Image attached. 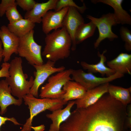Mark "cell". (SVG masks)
<instances>
[{"label":"cell","instance_id":"obj_1","mask_svg":"<svg viewBox=\"0 0 131 131\" xmlns=\"http://www.w3.org/2000/svg\"><path fill=\"white\" fill-rule=\"evenodd\" d=\"M127 106L106 93L94 104L76 108L59 131H126Z\"/></svg>","mask_w":131,"mask_h":131},{"label":"cell","instance_id":"obj_2","mask_svg":"<svg viewBox=\"0 0 131 131\" xmlns=\"http://www.w3.org/2000/svg\"><path fill=\"white\" fill-rule=\"evenodd\" d=\"M45 45L42 55L48 60L56 62L68 58L70 56L72 41L63 28L46 35Z\"/></svg>","mask_w":131,"mask_h":131},{"label":"cell","instance_id":"obj_3","mask_svg":"<svg viewBox=\"0 0 131 131\" xmlns=\"http://www.w3.org/2000/svg\"><path fill=\"white\" fill-rule=\"evenodd\" d=\"M22 60L20 57H15L10 63L9 76L5 80L11 90V94L18 99L29 93L33 86L34 78L31 76L27 80L28 75L24 73L22 66Z\"/></svg>","mask_w":131,"mask_h":131},{"label":"cell","instance_id":"obj_4","mask_svg":"<svg viewBox=\"0 0 131 131\" xmlns=\"http://www.w3.org/2000/svg\"><path fill=\"white\" fill-rule=\"evenodd\" d=\"M25 104L28 106L30 116L24 124L21 131H31L33 118L39 113L48 110L52 112L62 109L68 102L61 99L38 98L29 93L23 98Z\"/></svg>","mask_w":131,"mask_h":131},{"label":"cell","instance_id":"obj_5","mask_svg":"<svg viewBox=\"0 0 131 131\" xmlns=\"http://www.w3.org/2000/svg\"><path fill=\"white\" fill-rule=\"evenodd\" d=\"M34 31L31 30L19 38L18 54L20 57L25 58L28 63L33 66L43 64L41 56L42 46L35 41L33 37Z\"/></svg>","mask_w":131,"mask_h":131},{"label":"cell","instance_id":"obj_6","mask_svg":"<svg viewBox=\"0 0 131 131\" xmlns=\"http://www.w3.org/2000/svg\"><path fill=\"white\" fill-rule=\"evenodd\" d=\"M72 69L57 73L48 78V82L41 88L39 96L41 98L61 99L65 91L62 89L68 81L73 80L71 77Z\"/></svg>","mask_w":131,"mask_h":131},{"label":"cell","instance_id":"obj_7","mask_svg":"<svg viewBox=\"0 0 131 131\" xmlns=\"http://www.w3.org/2000/svg\"><path fill=\"white\" fill-rule=\"evenodd\" d=\"M86 17L95 24L98 30V37L94 43L95 49L98 47L101 42L106 38L112 41L118 38L112 30V26L117 24L113 13H109L103 15L99 18L89 15H87Z\"/></svg>","mask_w":131,"mask_h":131},{"label":"cell","instance_id":"obj_8","mask_svg":"<svg viewBox=\"0 0 131 131\" xmlns=\"http://www.w3.org/2000/svg\"><path fill=\"white\" fill-rule=\"evenodd\" d=\"M71 76L73 81L80 83L88 90L121 78L124 75L116 73L109 77H99L95 76L92 73H86L82 70L80 69H72Z\"/></svg>","mask_w":131,"mask_h":131},{"label":"cell","instance_id":"obj_9","mask_svg":"<svg viewBox=\"0 0 131 131\" xmlns=\"http://www.w3.org/2000/svg\"><path fill=\"white\" fill-rule=\"evenodd\" d=\"M56 62L48 60L45 63L41 65L33 66L36 71L34 72L35 77L33 83L29 93L37 98L38 89L40 87L50 76L53 74L62 71L65 67L62 66L55 67Z\"/></svg>","mask_w":131,"mask_h":131},{"label":"cell","instance_id":"obj_10","mask_svg":"<svg viewBox=\"0 0 131 131\" xmlns=\"http://www.w3.org/2000/svg\"><path fill=\"white\" fill-rule=\"evenodd\" d=\"M84 23V19L79 12L75 8L69 7L63 23V27L67 32L72 41L71 49L75 50L76 45L75 40V34L79 27Z\"/></svg>","mask_w":131,"mask_h":131},{"label":"cell","instance_id":"obj_11","mask_svg":"<svg viewBox=\"0 0 131 131\" xmlns=\"http://www.w3.org/2000/svg\"><path fill=\"white\" fill-rule=\"evenodd\" d=\"M0 39L3 46V61L8 62L13 54H18L19 38L3 25L0 28Z\"/></svg>","mask_w":131,"mask_h":131},{"label":"cell","instance_id":"obj_12","mask_svg":"<svg viewBox=\"0 0 131 131\" xmlns=\"http://www.w3.org/2000/svg\"><path fill=\"white\" fill-rule=\"evenodd\" d=\"M69 7L63 8L58 11H48L42 17V29L46 35L53 30H56L63 27V23Z\"/></svg>","mask_w":131,"mask_h":131},{"label":"cell","instance_id":"obj_13","mask_svg":"<svg viewBox=\"0 0 131 131\" xmlns=\"http://www.w3.org/2000/svg\"><path fill=\"white\" fill-rule=\"evenodd\" d=\"M109 82L87 90L83 97L75 101L77 108H85L97 102L105 94L108 92Z\"/></svg>","mask_w":131,"mask_h":131},{"label":"cell","instance_id":"obj_14","mask_svg":"<svg viewBox=\"0 0 131 131\" xmlns=\"http://www.w3.org/2000/svg\"><path fill=\"white\" fill-rule=\"evenodd\" d=\"M57 0H49L45 2L36 3L33 8L26 12L24 15L25 19L33 23L41 22L42 17L49 11L55 10Z\"/></svg>","mask_w":131,"mask_h":131},{"label":"cell","instance_id":"obj_15","mask_svg":"<svg viewBox=\"0 0 131 131\" xmlns=\"http://www.w3.org/2000/svg\"><path fill=\"white\" fill-rule=\"evenodd\" d=\"M74 104L75 101H69L64 109H57L52 111L51 113L46 114V117L50 119L52 122L49 131H59L61 124L70 115L71 109Z\"/></svg>","mask_w":131,"mask_h":131},{"label":"cell","instance_id":"obj_16","mask_svg":"<svg viewBox=\"0 0 131 131\" xmlns=\"http://www.w3.org/2000/svg\"><path fill=\"white\" fill-rule=\"evenodd\" d=\"M10 88L5 80L0 81V114L3 115L7 110L9 106L14 105L20 106L23 99H16L12 95Z\"/></svg>","mask_w":131,"mask_h":131},{"label":"cell","instance_id":"obj_17","mask_svg":"<svg viewBox=\"0 0 131 131\" xmlns=\"http://www.w3.org/2000/svg\"><path fill=\"white\" fill-rule=\"evenodd\" d=\"M123 0H92L93 3L101 2L108 5L114 9V17L117 23L123 25L131 24V17L130 15L122 6Z\"/></svg>","mask_w":131,"mask_h":131},{"label":"cell","instance_id":"obj_18","mask_svg":"<svg viewBox=\"0 0 131 131\" xmlns=\"http://www.w3.org/2000/svg\"><path fill=\"white\" fill-rule=\"evenodd\" d=\"M108 67L115 72L124 75L131 74V54L121 53L114 59L107 62Z\"/></svg>","mask_w":131,"mask_h":131},{"label":"cell","instance_id":"obj_19","mask_svg":"<svg viewBox=\"0 0 131 131\" xmlns=\"http://www.w3.org/2000/svg\"><path fill=\"white\" fill-rule=\"evenodd\" d=\"M106 52V50L105 49L101 54L99 51L98 52L97 55L100 58L98 63L95 64H90L85 61H81L80 63L81 66L84 69L87 70L88 72L92 74L98 73L102 76L106 75V77H109L113 75L115 73L110 68L106 67L105 64L106 58L104 54Z\"/></svg>","mask_w":131,"mask_h":131},{"label":"cell","instance_id":"obj_20","mask_svg":"<svg viewBox=\"0 0 131 131\" xmlns=\"http://www.w3.org/2000/svg\"><path fill=\"white\" fill-rule=\"evenodd\" d=\"M63 90L65 93L61 99L68 101L82 98L87 90L79 82L73 80L67 82L64 85Z\"/></svg>","mask_w":131,"mask_h":131},{"label":"cell","instance_id":"obj_21","mask_svg":"<svg viewBox=\"0 0 131 131\" xmlns=\"http://www.w3.org/2000/svg\"><path fill=\"white\" fill-rule=\"evenodd\" d=\"M131 88H127L109 84L108 93L112 98L124 105L131 103Z\"/></svg>","mask_w":131,"mask_h":131},{"label":"cell","instance_id":"obj_22","mask_svg":"<svg viewBox=\"0 0 131 131\" xmlns=\"http://www.w3.org/2000/svg\"><path fill=\"white\" fill-rule=\"evenodd\" d=\"M35 26V23L23 18L13 23H9L7 26L11 32L20 38L33 30Z\"/></svg>","mask_w":131,"mask_h":131},{"label":"cell","instance_id":"obj_23","mask_svg":"<svg viewBox=\"0 0 131 131\" xmlns=\"http://www.w3.org/2000/svg\"><path fill=\"white\" fill-rule=\"evenodd\" d=\"M96 26L92 22L84 23L78 28L76 32L75 40L76 45L79 44L94 34Z\"/></svg>","mask_w":131,"mask_h":131},{"label":"cell","instance_id":"obj_24","mask_svg":"<svg viewBox=\"0 0 131 131\" xmlns=\"http://www.w3.org/2000/svg\"><path fill=\"white\" fill-rule=\"evenodd\" d=\"M70 7L75 8L79 12L82 13H83L87 8L84 3L82 6H79L72 0H57L55 11H58L65 7Z\"/></svg>","mask_w":131,"mask_h":131},{"label":"cell","instance_id":"obj_25","mask_svg":"<svg viewBox=\"0 0 131 131\" xmlns=\"http://www.w3.org/2000/svg\"><path fill=\"white\" fill-rule=\"evenodd\" d=\"M16 4L10 6L6 11L5 14L9 24L15 22L23 18L17 8Z\"/></svg>","mask_w":131,"mask_h":131},{"label":"cell","instance_id":"obj_26","mask_svg":"<svg viewBox=\"0 0 131 131\" xmlns=\"http://www.w3.org/2000/svg\"><path fill=\"white\" fill-rule=\"evenodd\" d=\"M120 34L122 40L124 42L125 49L128 51L131 50V32L127 27L121 26L119 30Z\"/></svg>","mask_w":131,"mask_h":131},{"label":"cell","instance_id":"obj_27","mask_svg":"<svg viewBox=\"0 0 131 131\" xmlns=\"http://www.w3.org/2000/svg\"><path fill=\"white\" fill-rule=\"evenodd\" d=\"M16 2L17 5L26 12L32 10L36 3L33 0H16Z\"/></svg>","mask_w":131,"mask_h":131},{"label":"cell","instance_id":"obj_28","mask_svg":"<svg viewBox=\"0 0 131 131\" xmlns=\"http://www.w3.org/2000/svg\"><path fill=\"white\" fill-rule=\"evenodd\" d=\"M16 4L15 0H2L0 3V16H4L9 7Z\"/></svg>","mask_w":131,"mask_h":131},{"label":"cell","instance_id":"obj_29","mask_svg":"<svg viewBox=\"0 0 131 131\" xmlns=\"http://www.w3.org/2000/svg\"><path fill=\"white\" fill-rule=\"evenodd\" d=\"M0 70V78H6L9 76L10 63L8 62H4L2 64Z\"/></svg>","mask_w":131,"mask_h":131},{"label":"cell","instance_id":"obj_30","mask_svg":"<svg viewBox=\"0 0 131 131\" xmlns=\"http://www.w3.org/2000/svg\"><path fill=\"white\" fill-rule=\"evenodd\" d=\"M125 126L127 129L128 128L130 130L131 129V105L129 104L127 105L126 110V115L125 121Z\"/></svg>","mask_w":131,"mask_h":131},{"label":"cell","instance_id":"obj_31","mask_svg":"<svg viewBox=\"0 0 131 131\" xmlns=\"http://www.w3.org/2000/svg\"><path fill=\"white\" fill-rule=\"evenodd\" d=\"M7 121H11L15 125L21 124L18 122L16 120L14 117L8 118L6 117H2L0 115V129L1 126L2 125L5 124L6 122Z\"/></svg>","mask_w":131,"mask_h":131},{"label":"cell","instance_id":"obj_32","mask_svg":"<svg viewBox=\"0 0 131 131\" xmlns=\"http://www.w3.org/2000/svg\"><path fill=\"white\" fill-rule=\"evenodd\" d=\"M45 126L43 124L35 127H31V129L34 130V131H44L45 130Z\"/></svg>","mask_w":131,"mask_h":131},{"label":"cell","instance_id":"obj_33","mask_svg":"<svg viewBox=\"0 0 131 131\" xmlns=\"http://www.w3.org/2000/svg\"><path fill=\"white\" fill-rule=\"evenodd\" d=\"M3 50L2 45L1 41L0 40V63L3 58Z\"/></svg>","mask_w":131,"mask_h":131}]
</instances>
